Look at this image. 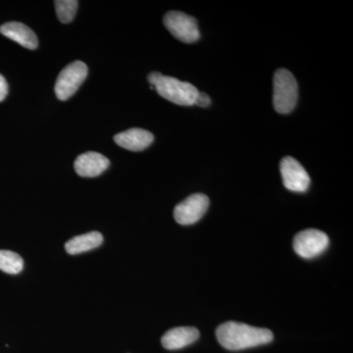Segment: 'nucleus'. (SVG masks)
Masks as SVG:
<instances>
[{
  "label": "nucleus",
  "instance_id": "0eeeda50",
  "mask_svg": "<svg viewBox=\"0 0 353 353\" xmlns=\"http://www.w3.org/2000/svg\"><path fill=\"white\" fill-rule=\"evenodd\" d=\"M208 208L209 199L205 194H192L176 206L174 218L180 225H192L203 217Z\"/></svg>",
  "mask_w": 353,
  "mask_h": 353
},
{
  "label": "nucleus",
  "instance_id": "1a4fd4ad",
  "mask_svg": "<svg viewBox=\"0 0 353 353\" xmlns=\"http://www.w3.org/2000/svg\"><path fill=\"white\" fill-rule=\"evenodd\" d=\"M110 165L108 158L99 152H85L77 157L75 170L77 174L85 178H94L103 173Z\"/></svg>",
  "mask_w": 353,
  "mask_h": 353
},
{
  "label": "nucleus",
  "instance_id": "f257e3e1",
  "mask_svg": "<svg viewBox=\"0 0 353 353\" xmlns=\"http://www.w3.org/2000/svg\"><path fill=\"white\" fill-rule=\"evenodd\" d=\"M220 345L228 350H241L245 348L267 345L273 341V333L268 329L256 328L239 322H226L216 331Z\"/></svg>",
  "mask_w": 353,
  "mask_h": 353
},
{
  "label": "nucleus",
  "instance_id": "39448f33",
  "mask_svg": "<svg viewBox=\"0 0 353 353\" xmlns=\"http://www.w3.org/2000/svg\"><path fill=\"white\" fill-rule=\"evenodd\" d=\"M164 25L179 41L185 43H196L199 34L197 21L180 11H170L164 16Z\"/></svg>",
  "mask_w": 353,
  "mask_h": 353
},
{
  "label": "nucleus",
  "instance_id": "6e6552de",
  "mask_svg": "<svg viewBox=\"0 0 353 353\" xmlns=\"http://www.w3.org/2000/svg\"><path fill=\"white\" fill-rule=\"evenodd\" d=\"M283 183L288 190L296 192H304L310 185V176L303 165L292 157L283 158L280 164Z\"/></svg>",
  "mask_w": 353,
  "mask_h": 353
},
{
  "label": "nucleus",
  "instance_id": "9b49d317",
  "mask_svg": "<svg viewBox=\"0 0 353 353\" xmlns=\"http://www.w3.org/2000/svg\"><path fill=\"white\" fill-rule=\"evenodd\" d=\"M0 32L6 38L24 46L28 50H34L38 48L39 41L36 34L28 26L19 22L6 23L0 27Z\"/></svg>",
  "mask_w": 353,
  "mask_h": 353
},
{
  "label": "nucleus",
  "instance_id": "2eb2a0df",
  "mask_svg": "<svg viewBox=\"0 0 353 353\" xmlns=\"http://www.w3.org/2000/svg\"><path fill=\"white\" fill-rule=\"evenodd\" d=\"M54 6L58 19L64 24H68L75 17L79 2L77 0H57Z\"/></svg>",
  "mask_w": 353,
  "mask_h": 353
},
{
  "label": "nucleus",
  "instance_id": "ddd939ff",
  "mask_svg": "<svg viewBox=\"0 0 353 353\" xmlns=\"http://www.w3.org/2000/svg\"><path fill=\"white\" fill-rule=\"evenodd\" d=\"M102 243H103V236L99 232H90V233L81 234L71 239L65 245V248L69 254H80V253L87 252L88 250L99 248Z\"/></svg>",
  "mask_w": 353,
  "mask_h": 353
},
{
  "label": "nucleus",
  "instance_id": "dca6fc26",
  "mask_svg": "<svg viewBox=\"0 0 353 353\" xmlns=\"http://www.w3.org/2000/svg\"><path fill=\"white\" fill-rule=\"evenodd\" d=\"M211 99L209 97L208 94H206L205 92H199V94H197L196 102H194V105L201 106V108H208L210 105Z\"/></svg>",
  "mask_w": 353,
  "mask_h": 353
},
{
  "label": "nucleus",
  "instance_id": "f03ea898",
  "mask_svg": "<svg viewBox=\"0 0 353 353\" xmlns=\"http://www.w3.org/2000/svg\"><path fill=\"white\" fill-rule=\"evenodd\" d=\"M148 82L160 97L182 106L194 105L199 90L188 82H182L173 77L164 76L158 72L148 75Z\"/></svg>",
  "mask_w": 353,
  "mask_h": 353
},
{
  "label": "nucleus",
  "instance_id": "423d86ee",
  "mask_svg": "<svg viewBox=\"0 0 353 353\" xmlns=\"http://www.w3.org/2000/svg\"><path fill=\"white\" fill-rule=\"evenodd\" d=\"M329 245V236L322 231L308 229L294 236V252L305 259H314L322 254Z\"/></svg>",
  "mask_w": 353,
  "mask_h": 353
},
{
  "label": "nucleus",
  "instance_id": "7ed1b4c3",
  "mask_svg": "<svg viewBox=\"0 0 353 353\" xmlns=\"http://www.w3.org/2000/svg\"><path fill=\"white\" fill-rule=\"evenodd\" d=\"M299 85L289 70L279 69L274 76V108L278 113L289 114L296 108Z\"/></svg>",
  "mask_w": 353,
  "mask_h": 353
},
{
  "label": "nucleus",
  "instance_id": "20e7f679",
  "mask_svg": "<svg viewBox=\"0 0 353 353\" xmlns=\"http://www.w3.org/2000/svg\"><path fill=\"white\" fill-rule=\"evenodd\" d=\"M88 66L82 61L67 65L58 76L55 83V94L60 101H67L87 79Z\"/></svg>",
  "mask_w": 353,
  "mask_h": 353
},
{
  "label": "nucleus",
  "instance_id": "4468645a",
  "mask_svg": "<svg viewBox=\"0 0 353 353\" xmlns=\"http://www.w3.org/2000/svg\"><path fill=\"white\" fill-rule=\"evenodd\" d=\"M24 267V261L19 254L9 250H0V270L15 275Z\"/></svg>",
  "mask_w": 353,
  "mask_h": 353
},
{
  "label": "nucleus",
  "instance_id": "f3484780",
  "mask_svg": "<svg viewBox=\"0 0 353 353\" xmlns=\"http://www.w3.org/2000/svg\"><path fill=\"white\" fill-rule=\"evenodd\" d=\"M8 94V83L6 78L0 74V102L3 101Z\"/></svg>",
  "mask_w": 353,
  "mask_h": 353
},
{
  "label": "nucleus",
  "instance_id": "f8f14e48",
  "mask_svg": "<svg viewBox=\"0 0 353 353\" xmlns=\"http://www.w3.org/2000/svg\"><path fill=\"white\" fill-rule=\"evenodd\" d=\"M199 338V331L194 327H178L165 333L161 343L166 350H176L192 345Z\"/></svg>",
  "mask_w": 353,
  "mask_h": 353
},
{
  "label": "nucleus",
  "instance_id": "9d476101",
  "mask_svg": "<svg viewBox=\"0 0 353 353\" xmlns=\"http://www.w3.org/2000/svg\"><path fill=\"white\" fill-rule=\"evenodd\" d=\"M153 141L154 136L152 132L139 128L127 130L114 137V141L118 145L131 152H141L152 145Z\"/></svg>",
  "mask_w": 353,
  "mask_h": 353
}]
</instances>
